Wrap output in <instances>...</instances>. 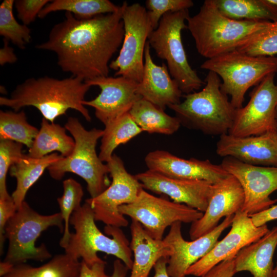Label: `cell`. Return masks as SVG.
I'll return each mask as SVG.
<instances>
[{
  "instance_id": "1",
  "label": "cell",
  "mask_w": 277,
  "mask_h": 277,
  "mask_svg": "<svg viewBox=\"0 0 277 277\" xmlns=\"http://www.w3.org/2000/svg\"><path fill=\"white\" fill-rule=\"evenodd\" d=\"M123 10L122 4L116 12L85 19L66 12L36 48L54 52L60 68L72 76L84 81L108 76L110 61L124 39Z\"/></svg>"
},
{
  "instance_id": "2",
  "label": "cell",
  "mask_w": 277,
  "mask_h": 277,
  "mask_svg": "<svg viewBox=\"0 0 277 277\" xmlns=\"http://www.w3.org/2000/svg\"><path fill=\"white\" fill-rule=\"evenodd\" d=\"M91 87L72 76L63 79L47 76L32 77L18 84L9 97L1 96L0 105L16 112L25 106L34 107L50 123L71 109L90 122L89 112L82 102Z\"/></svg>"
},
{
  "instance_id": "3",
  "label": "cell",
  "mask_w": 277,
  "mask_h": 277,
  "mask_svg": "<svg viewBox=\"0 0 277 277\" xmlns=\"http://www.w3.org/2000/svg\"><path fill=\"white\" fill-rule=\"evenodd\" d=\"M186 22L198 53L207 59L236 49L271 22L228 18L220 12L214 0H205L198 13Z\"/></svg>"
},
{
  "instance_id": "4",
  "label": "cell",
  "mask_w": 277,
  "mask_h": 277,
  "mask_svg": "<svg viewBox=\"0 0 277 277\" xmlns=\"http://www.w3.org/2000/svg\"><path fill=\"white\" fill-rule=\"evenodd\" d=\"M205 86L199 92L185 94V100L168 107L181 125L210 135L227 134L231 128L236 109L221 89V80L209 71Z\"/></svg>"
},
{
  "instance_id": "5",
  "label": "cell",
  "mask_w": 277,
  "mask_h": 277,
  "mask_svg": "<svg viewBox=\"0 0 277 277\" xmlns=\"http://www.w3.org/2000/svg\"><path fill=\"white\" fill-rule=\"evenodd\" d=\"M94 212L89 204L85 202L72 213L70 224L75 232L64 248L65 253L75 259L82 258L88 266H92L102 259L98 252L112 255L131 269L133 261L130 243L120 227L106 225L102 233L95 224Z\"/></svg>"
},
{
  "instance_id": "6",
  "label": "cell",
  "mask_w": 277,
  "mask_h": 277,
  "mask_svg": "<svg viewBox=\"0 0 277 277\" xmlns=\"http://www.w3.org/2000/svg\"><path fill=\"white\" fill-rule=\"evenodd\" d=\"M65 127L74 140V148L69 156L63 157L48 168L50 175L54 180H60L67 172L76 174L86 181L91 197H95L110 184L107 177L109 168L101 160L95 149L104 130L95 128L88 130L78 118L72 116L68 118Z\"/></svg>"
},
{
  "instance_id": "7",
  "label": "cell",
  "mask_w": 277,
  "mask_h": 277,
  "mask_svg": "<svg viewBox=\"0 0 277 277\" xmlns=\"http://www.w3.org/2000/svg\"><path fill=\"white\" fill-rule=\"evenodd\" d=\"M201 68L215 72L222 80V91L231 97L236 109L243 107L245 95L267 75L277 72V57L255 56L236 49L207 59Z\"/></svg>"
},
{
  "instance_id": "8",
  "label": "cell",
  "mask_w": 277,
  "mask_h": 277,
  "mask_svg": "<svg viewBox=\"0 0 277 277\" xmlns=\"http://www.w3.org/2000/svg\"><path fill=\"white\" fill-rule=\"evenodd\" d=\"M189 16L188 9L164 14L148 38L150 47L166 62L171 76L185 94L205 84L190 65L182 41L181 33L187 29L185 23Z\"/></svg>"
},
{
  "instance_id": "9",
  "label": "cell",
  "mask_w": 277,
  "mask_h": 277,
  "mask_svg": "<svg viewBox=\"0 0 277 277\" xmlns=\"http://www.w3.org/2000/svg\"><path fill=\"white\" fill-rule=\"evenodd\" d=\"M52 226L63 233L64 221L60 212L42 215L24 201L6 225L8 248L4 261L15 266L29 260L44 261L50 258L46 246L42 243L37 247L35 242L43 231Z\"/></svg>"
},
{
  "instance_id": "10",
  "label": "cell",
  "mask_w": 277,
  "mask_h": 277,
  "mask_svg": "<svg viewBox=\"0 0 277 277\" xmlns=\"http://www.w3.org/2000/svg\"><path fill=\"white\" fill-rule=\"evenodd\" d=\"M124 36L118 56L109 64L115 76H123L138 83L142 81L144 52L148 38L154 30L146 7L136 3H123Z\"/></svg>"
},
{
  "instance_id": "11",
  "label": "cell",
  "mask_w": 277,
  "mask_h": 277,
  "mask_svg": "<svg viewBox=\"0 0 277 277\" xmlns=\"http://www.w3.org/2000/svg\"><path fill=\"white\" fill-rule=\"evenodd\" d=\"M119 211L138 222L153 238L163 240L167 227L177 222L193 223L203 215V212L185 204L159 197L144 188L136 200L119 207Z\"/></svg>"
},
{
  "instance_id": "12",
  "label": "cell",
  "mask_w": 277,
  "mask_h": 277,
  "mask_svg": "<svg viewBox=\"0 0 277 277\" xmlns=\"http://www.w3.org/2000/svg\"><path fill=\"white\" fill-rule=\"evenodd\" d=\"M106 164L112 178L110 185L100 195L85 202L92 208L95 221L106 225L126 227L128 222L119 211V207L134 202L144 188L135 175L127 171L122 160L115 154Z\"/></svg>"
},
{
  "instance_id": "13",
  "label": "cell",
  "mask_w": 277,
  "mask_h": 277,
  "mask_svg": "<svg viewBox=\"0 0 277 277\" xmlns=\"http://www.w3.org/2000/svg\"><path fill=\"white\" fill-rule=\"evenodd\" d=\"M275 73L265 77L250 93L245 106L237 109L228 134L244 137L277 132V82Z\"/></svg>"
},
{
  "instance_id": "14",
  "label": "cell",
  "mask_w": 277,
  "mask_h": 277,
  "mask_svg": "<svg viewBox=\"0 0 277 277\" xmlns=\"http://www.w3.org/2000/svg\"><path fill=\"white\" fill-rule=\"evenodd\" d=\"M221 165L240 182L244 193L241 209L249 215L268 209L277 202L270 195L277 190V167L252 165L233 157H224Z\"/></svg>"
},
{
  "instance_id": "15",
  "label": "cell",
  "mask_w": 277,
  "mask_h": 277,
  "mask_svg": "<svg viewBox=\"0 0 277 277\" xmlns=\"http://www.w3.org/2000/svg\"><path fill=\"white\" fill-rule=\"evenodd\" d=\"M231 226L222 240L188 268L186 275L200 277L204 275L221 262L235 257L242 249L259 240L269 230L267 224L255 226L248 213L241 210L234 214Z\"/></svg>"
},
{
  "instance_id": "16",
  "label": "cell",
  "mask_w": 277,
  "mask_h": 277,
  "mask_svg": "<svg viewBox=\"0 0 277 277\" xmlns=\"http://www.w3.org/2000/svg\"><path fill=\"white\" fill-rule=\"evenodd\" d=\"M234 214L226 217L209 233L191 241H187L183 238L181 222L173 224L163 239L172 250L167 266L170 277H185L188 268L205 256L218 242L224 230L231 225Z\"/></svg>"
},
{
  "instance_id": "17",
  "label": "cell",
  "mask_w": 277,
  "mask_h": 277,
  "mask_svg": "<svg viewBox=\"0 0 277 277\" xmlns=\"http://www.w3.org/2000/svg\"><path fill=\"white\" fill-rule=\"evenodd\" d=\"M85 82L101 89L95 98L82 104L94 108L96 117L104 125L128 113L142 97L137 92L138 83L123 76H103Z\"/></svg>"
},
{
  "instance_id": "18",
  "label": "cell",
  "mask_w": 277,
  "mask_h": 277,
  "mask_svg": "<svg viewBox=\"0 0 277 277\" xmlns=\"http://www.w3.org/2000/svg\"><path fill=\"white\" fill-rule=\"evenodd\" d=\"M134 175L144 189L165 194L203 213L212 194L213 184L204 180L172 177L149 170Z\"/></svg>"
},
{
  "instance_id": "19",
  "label": "cell",
  "mask_w": 277,
  "mask_h": 277,
  "mask_svg": "<svg viewBox=\"0 0 277 277\" xmlns=\"http://www.w3.org/2000/svg\"><path fill=\"white\" fill-rule=\"evenodd\" d=\"M244 203L243 189L237 179L229 174L213 184L212 194L201 218L192 223L189 230L191 240L213 230L223 217L241 210Z\"/></svg>"
},
{
  "instance_id": "20",
  "label": "cell",
  "mask_w": 277,
  "mask_h": 277,
  "mask_svg": "<svg viewBox=\"0 0 277 277\" xmlns=\"http://www.w3.org/2000/svg\"><path fill=\"white\" fill-rule=\"evenodd\" d=\"M145 162L148 170L168 176L204 180L213 184L229 175L221 164H214L208 160L185 159L163 150L149 152Z\"/></svg>"
},
{
  "instance_id": "21",
  "label": "cell",
  "mask_w": 277,
  "mask_h": 277,
  "mask_svg": "<svg viewBox=\"0 0 277 277\" xmlns=\"http://www.w3.org/2000/svg\"><path fill=\"white\" fill-rule=\"evenodd\" d=\"M216 152L249 165L277 167V132L244 137L224 134L217 142Z\"/></svg>"
},
{
  "instance_id": "22",
  "label": "cell",
  "mask_w": 277,
  "mask_h": 277,
  "mask_svg": "<svg viewBox=\"0 0 277 277\" xmlns=\"http://www.w3.org/2000/svg\"><path fill=\"white\" fill-rule=\"evenodd\" d=\"M147 41L144 52V66L142 81L137 92L142 98L162 110L179 104L183 96L177 82L172 78L167 65H156L153 61Z\"/></svg>"
},
{
  "instance_id": "23",
  "label": "cell",
  "mask_w": 277,
  "mask_h": 277,
  "mask_svg": "<svg viewBox=\"0 0 277 277\" xmlns=\"http://www.w3.org/2000/svg\"><path fill=\"white\" fill-rule=\"evenodd\" d=\"M130 230L134 260L130 277H148L156 262L162 258H169L172 250L164 239L153 238L136 221L132 220Z\"/></svg>"
},
{
  "instance_id": "24",
  "label": "cell",
  "mask_w": 277,
  "mask_h": 277,
  "mask_svg": "<svg viewBox=\"0 0 277 277\" xmlns=\"http://www.w3.org/2000/svg\"><path fill=\"white\" fill-rule=\"evenodd\" d=\"M277 246V226L242 249L235 257L237 272L247 271L253 277H273V256Z\"/></svg>"
},
{
  "instance_id": "25",
  "label": "cell",
  "mask_w": 277,
  "mask_h": 277,
  "mask_svg": "<svg viewBox=\"0 0 277 277\" xmlns=\"http://www.w3.org/2000/svg\"><path fill=\"white\" fill-rule=\"evenodd\" d=\"M63 157L57 153L49 154L39 159L32 158L24 154L11 167L10 175L16 180V189L11 196L17 209L25 201L28 190L39 179L45 170Z\"/></svg>"
},
{
  "instance_id": "26",
  "label": "cell",
  "mask_w": 277,
  "mask_h": 277,
  "mask_svg": "<svg viewBox=\"0 0 277 277\" xmlns=\"http://www.w3.org/2000/svg\"><path fill=\"white\" fill-rule=\"evenodd\" d=\"M66 131L65 127L43 117L41 128L29 149L28 155L39 159L53 151H58L63 157L69 156L74 148L75 142Z\"/></svg>"
},
{
  "instance_id": "27",
  "label": "cell",
  "mask_w": 277,
  "mask_h": 277,
  "mask_svg": "<svg viewBox=\"0 0 277 277\" xmlns=\"http://www.w3.org/2000/svg\"><path fill=\"white\" fill-rule=\"evenodd\" d=\"M129 113L143 131L149 133L171 135L181 125L176 116L168 115L164 110L142 97L135 102Z\"/></svg>"
},
{
  "instance_id": "28",
  "label": "cell",
  "mask_w": 277,
  "mask_h": 277,
  "mask_svg": "<svg viewBox=\"0 0 277 277\" xmlns=\"http://www.w3.org/2000/svg\"><path fill=\"white\" fill-rule=\"evenodd\" d=\"M81 266V262L65 253L39 267L25 263L15 265L3 277H78Z\"/></svg>"
},
{
  "instance_id": "29",
  "label": "cell",
  "mask_w": 277,
  "mask_h": 277,
  "mask_svg": "<svg viewBox=\"0 0 277 277\" xmlns=\"http://www.w3.org/2000/svg\"><path fill=\"white\" fill-rule=\"evenodd\" d=\"M220 12L235 20L277 21V7L267 0H214Z\"/></svg>"
},
{
  "instance_id": "30",
  "label": "cell",
  "mask_w": 277,
  "mask_h": 277,
  "mask_svg": "<svg viewBox=\"0 0 277 277\" xmlns=\"http://www.w3.org/2000/svg\"><path fill=\"white\" fill-rule=\"evenodd\" d=\"M103 130L98 156L102 162L106 163L111 159L119 145L126 143L143 131L129 112L105 125Z\"/></svg>"
},
{
  "instance_id": "31",
  "label": "cell",
  "mask_w": 277,
  "mask_h": 277,
  "mask_svg": "<svg viewBox=\"0 0 277 277\" xmlns=\"http://www.w3.org/2000/svg\"><path fill=\"white\" fill-rule=\"evenodd\" d=\"M121 6L108 0H54L51 1L39 12L38 17H45L49 13L57 11L71 13L78 19H88L98 15L114 13Z\"/></svg>"
},
{
  "instance_id": "32",
  "label": "cell",
  "mask_w": 277,
  "mask_h": 277,
  "mask_svg": "<svg viewBox=\"0 0 277 277\" xmlns=\"http://www.w3.org/2000/svg\"><path fill=\"white\" fill-rule=\"evenodd\" d=\"M39 130L27 121L25 112L0 111V140H8L26 145L29 149Z\"/></svg>"
},
{
  "instance_id": "33",
  "label": "cell",
  "mask_w": 277,
  "mask_h": 277,
  "mask_svg": "<svg viewBox=\"0 0 277 277\" xmlns=\"http://www.w3.org/2000/svg\"><path fill=\"white\" fill-rule=\"evenodd\" d=\"M63 193L57 200L60 212L64 221V231L60 245L64 248L68 244L71 233L69 230L71 216L74 211L82 205L81 203L84 195L82 186L72 178L63 181Z\"/></svg>"
},
{
  "instance_id": "34",
  "label": "cell",
  "mask_w": 277,
  "mask_h": 277,
  "mask_svg": "<svg viewBox=\"0 0 277 277\" xmlns=\"http://www.w3.org/2000/svg\"><path fill=\"white\" fill-rule=\"evenodd\" d=\"M13 0H4L0 5V35L24 49L31 40V30L27 26L20 24L13 13Z\"/></svg>"
},
{
  "instance_id": "35",
  "label": "cell",
  "mask_w": 277,
  "mask_h": 277,
  "mask_svg": "<svg viewBox=\"0 0 277 277\" xmlns=\"http://www.w3.org/2000/svg\"><path fill=\"white\" fill-rule=\"evenodd\" d=\"M236 49L252 56H274L277 54V21L270 22Z\"/></svg>"
},
{
  "instance_id": "36",
  "label": "cell",
  "mask_w": 277,
  "mask_h": 277,
  "mask_svg": "<svg viewBox=\"0 0 277 277\" xmlns=\"http://www.w3.org/2000/svg\"><path fill=\"white\" fill-rule=\"evenodd\" d=\"M22 148L21 143L0 140V199L11 196L7 188V175L11 167L23 155Z\"/></svg>"
},
{
  "instance_id": "37",
  "label": "cell",
  "mask_w": 277,
  "mask_h": 277,
  "mask_svg": "<svg viewBox=\"0 0 277 277\" xmlns=\"http://www.w3.org/2000/svg\"><path fill=\"white\" fill-rule=\"evenodd\" d=\"M145 4L154 30L164 14L189 9L193 6V2L191 0H147Z\"/></svg>"
},
{
  "instance_id": "38",
  "label": "cell",
  "mask_w": 277,
  "mask_h": 277,
  "mask_svg": "<svg viewBox=\"0 0 277 277\" xmlns=\"http://www.w3.org/2000/svg\"><path fill=\"white\" fill-rule=\"evenodd\" d=\"M50 2L48 0H16L14 6L18 18L23 24L27 26L34 21L41 11Z\"/></svg>"
},
{
  "instance_id": "39",
  "label": "cell",
  "mask_w": 277,
  "mask_h": 277,
  "mask_svg": "<svg viewBox=\"0 0 277 277\" xmlns=\"http://www.w3.org/2000/svg\"><path fill=\"white\" fill-rule=\"evenodd\" d=\"M17 210L12 196L0 199V253H3L4 244L6 239L5 228L9 219Z\"/></svg>"
},
{
  "instance_id": "40",
  "label": "cell",
  "mask_w": 277,
  "mask_h": 277,
  "mask_svg": "<svg viewBox=\"0 0 277 277\" xmlns=\"http://www.w3.org/2000/svg\"><path fill=\"white\" fill-rule=\"evenodd\" d=\"M236 273L234 257L221 262L200 277H233Z\"/></svg>"
},
{
  "instance_id": "41",
  "label": "cell",
  "mask_w": 277,
  "mask_h": 277,
  "mask_svg": "<svg viewBox=\"0 0 277 277\" xmlns=\"http://www.w3.org/2000/svg\"><path fill=\"white\" fill-rule=\"evenodd\" d=\"M106 262L103 260L88 266L81 261V266L78 277H110L105 271Z\"/></svg>"
},
{
  "instance_id": "42",
  "label": "cell",
  "mask_w": 277,
  "mask_h": 277,
  "mask_svg": "<svg viewBox=\"0 0 277 277\" xmlns=\"http://www.w3.org/2000/svg\"><path fill=\"white\" fill-rule=\"evenodd\" d=\"M256 227L277 219V205H274L264 211L249 215Z\"/></svg>"
},
{
  "instance_id": "43",
  "label": "cell",
  "mask_w": 277,
  "mask_h": 277,
  "mask_svg": "<svg viewBox=\"0 0 277 277\" xmlns=\"http://www.w3.org/2000/svg\"><path fill=\"white\" fill-rule=\"evenodd\" d=\"M8 42L4 39V46L0 49V65L1 66L7 63L13 64L17 60L13 49L9 46Z\"/></svg>"
},
{
  "instance_id": "44",
  "label": "cell",
  "mask_w": 277,
  "mask_h": 277,
  "mask_svg": "<svg viewBox=\"0 0 277 277\" xmlns=\"http://www.w3.org/2000/svg\"><path fill=\"white\" fill-rule=\"evenodd\" d=\"M168 260L162 258L156 262L153 267L154 273L152 277H170L167 270Z\"/></svg>"
},
{
  "instance_id": "45",
  "label": "cell",
  "mask_w": 277,
  "mask_h": 277,
  "mask_svg": "<svg viewBox=\"0 0 277 277\" xmlns=\"http://www.w3.org/2000/svg\"><path fill=\"white\" fill-rule=\"evenodd\" d=\"M128 270L120 260L116 259L113 262V271L110 277H126Z\"/></svg>"
},
{
  "instance_id": "46",
  "label": "cell",
  "mask_w": 277,
  "mask_h": 277,
  "mask_svg": "<svg viewBox=\"0 0 277 277\" xmlns=\"http://www.w3.org/2000/svg\"><path fill=\"white\" fill-rule=\"evenodd\" d=\"M14 265L6 262L3 261L0 263V276L3 277L9 273L12 269Z\"/></svg>"
},
{
  "instance_id": "47",
  "label": "cell",
  "mask_w": 277,
  "mask_h": 277,
  "mask_svg": "<svg viewBox=\"0 0 277 277\" xmlns=\"http://www.w3.org/2000/svg\"><path fill=\"white\" fill-rule=\"evenodd\" d=\"M267 1L270 4L277 7V0H267Z\"/></svg>"
},
{
  "instance_id": "48",
  "label": "cell",
  "mask_w": 277,
  "mask_h": 277,
  "mask_svg": "<svg viewBox=\"0 0 277 277\" xmlns=\"http://www.w3.org/2000/svg\"><path fill=\"white\" fill-rule=\"evenodd\" d=\"M273 277H277V261L276 263V266L274 267Z\"/></svg>"
}]
</instances>
